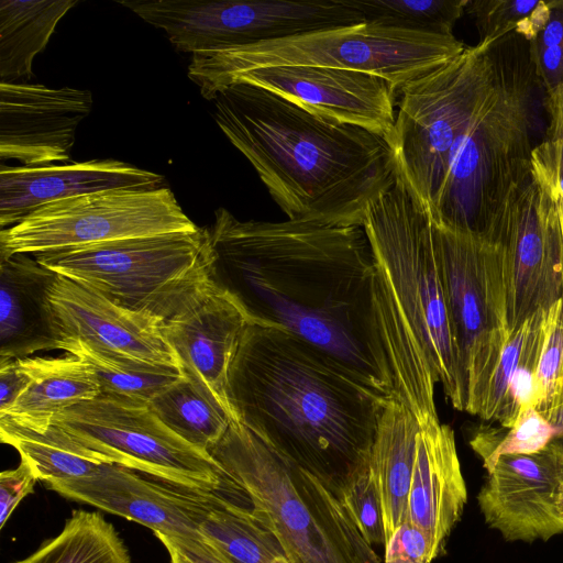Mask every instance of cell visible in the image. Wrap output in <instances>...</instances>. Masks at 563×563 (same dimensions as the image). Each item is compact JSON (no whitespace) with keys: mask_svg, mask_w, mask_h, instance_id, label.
<instances>
[{"mask_svg":"<svg viewBox=\"0 0 563 563\" xmlns=\"http://www.w3.org/2000/svg\"><path fill=\"white\" fill-rule=\"evenodd\" d=\"M165 32L178 52L198 55L365 22L346 0H120Z\"/></svg>","mask_w":563,"mask_h":563,"instance_id":"obj_10","label":"cell"},{"mask_svg":"<svg viewBox=\"0 0 563 563\" xmlns=\"http://www.w3.org/2000/svg\"><path fill=\"white\" fill-rule=\"evenodd\" d=\"M536 409L549 422L563 411V298L547 312V332L537 371Z\"/></svg>","mask_w":563,"mask_h":563,"instance_id":"obj_35","label":"cell"},{"mask_svg":"<svg viewBox=\"0 0 563 563\" xmlns=\"http://www.w3.org/2000/svg\"><path fill=\"white\" fill-rule=\"evenodd\" d=\"M558 505H559V508L563 511V485L561 486V488L559 490Z\"/></svg>","mask_w":563,"mask_h":563,"instance_id":"obj_45","label":"cell"},{"mask_svg":"<svg viewBox=\"0 0 563 563\" xmlns=\"http://www.w3.org/2000/svg\"><path fill=\"white\" fill-rule=\"evenodd\" d=\"M493 45L466 46L455 58L407 84L398 93L388 143L398 177L427 210L444 180L455 139L490 87Z\"/></svg>","mask_w":563,"mask_h":563,"instance_id":"obj_9","label":"cell"},{"mask_svg":"<svg viewBox=\"0 0 563 563\" xmlns=\"http://www.w3.org/2000/svg\"><path fill=\"white\" fill-rule=\"evenodd\" d=\"M249 323L238 301L213 284L162 328L183 374L209 391L234 420L225 393L227 378Z\"/></svg>","mask_w":563,"mask_h":563,"instance_id":"obj_20","label":"cell"},{"mask_svg":"<svg viewBox=\"0 0 563 563\" xmlns=\"http://www.w3.org/2000/svg\"><path fill=\"white\" fill-rule=\"evenodd\" d=\"M454 35H438L363 22L192 55L188 77L212 100L229 77L280 65L357 70L385 79L398 93L409 82L460 55Z\"/></svg>","mask_w":563,"mask_h":563,"instance_id":"obj_7","label":"cell"},{"mask_svg":"<svg viewBox=\"0 0 563 563\" xmlns=\"http://www.w3.org/2000/svg\"><path fill=\"white\" fill-rule=\"evenodd\" d=\"M47 488L65 498L137 522L154 534L202 538L200 528L224 494L169 484L117 465Z\"/></svg>","mask_w":563,"mask_h":563,"instance_id":"obj_17","label":"cell"},{"mask_svg":"<svg viewBox=\"0 0 563 563\" xmlns=\"http://www.w3.org/2000/svg\"><path fill=\"white\" fill-rule=\"evenodd\" d=\"M340 500L364 539L372 545H385L380 497L369 463L358 470L343 487Z\"/></svg>","mask_w":563,"mask_h":563,"instance_id":"obj_36","label":"cell"},{"mask_svg":"<svg viewBox=\"0 0 563 563\" xmlns=\"http://www.w3.org/2000/svg\"><path fill=\"white\" fill-rule=\"evenodd\" d=\"M419 431L416 417L390 399L380 417L368 461L380 497L386 541L408 520Z\"/></svg>","mask_w":563,"mask_h":563,"instance_id":"obj_24","label":"cell"},{"mask_svg":"<svg viewBox=\"0 0 563 563\" xmlns=\"http://www.w3.org/2000/svg\"><path fill=\"white\" fill-rule=\"evenodd\" d=\"M198 229L168 187L103 190L47 203L2 229L0 260Z\"/></svg>","mask_w":563,"mask_h":563,"instance_id":"obj_12","label":"cell"},{"mask_svg":"<svg viewBox=\"0 0 563 563\" xmlns=\"http://www.w3.org/2000/svg\"><path fill=\"white\" fill-rule=\"evenodd\" d=\"M487 474L477 504L485 523L505 541L530 544L563 533L561 442L531 454L501 455Z\"/></svg>","mask_w":563,"mask_h":563,"instance_id":"obj_16","label":"cell"},{"mask_svg":"<svg viewBox=\"0 0 563 563\" xmlns=\"http://www.w3.org/2000/svg\"><path fill=\"white\" fill-rule=\"evenodd\" d=\"M209 242L211 279L250 323L288 330L320 346L393 399L364 225L241 221L219 208Z\"/></svg>","mask_w":563,"mask_h":563,"instance_id":"obj_1","label":"cell"},{"mask_svg":"<svg viewBox=\"0 0 563 563\" xmlns=\"http://www.w3.org/2000/svg\"><path fill=\"white\" fill-rule=\"evenodd\" d=\"M155 536L167 550L170 563H232L203 537Z\"/></svg>","mask_w":563,"mask_h":563,"instance_id":"obj_40","label":"cell"},{"mask_svg":"<svg viewBox=\"0 0 563 563\" xmlns=\"http://www.w3.org/2000/svg\"><path fill=\"white\" fill-rule=\"evenodd\" d=\"M77 0H0V79L30 77L35 56Z\"/></svg>","mask_w":563,"mask_h":563,"instance_id":"obj_26","label":"cell"},{"mask_svg":"<svg viewBox=\"0 0 563 563\" xmlns=\"http://www.w3.org/2000/svg\"><path fill=\"white\" fill-rule=\"evenodd\" d=\"M385 563H432L440 554L429 534L409 520L385 543Z\"/></svg>","mask_w":563,"mask_h":563,"instance_id":"obj_38","label":"cell"},{"mask_svg":"<svg viewBox=\"0 0 563 563\" xmlns=\"http://www.w3.org/2000/svg\"><path fill=\"white\" fill-rule=\"evenodd\" d=\"M510 34L493 45L490 87L455 139L428 210L440 225L492 240L507 201L531 178L532 77L529 54L510 53Z\"/></svg>","mask_w":563,"mask_h":563,"instance_id":"obj_5","label":"cell"},{"mask_svg":"<svg viewBox=\"0 0 563 563\" xmlns=\"http://www.w3.org/2000/svg\"><path fill=\"white\" fill-rule=\"evenodd\" d=\"M211 101L218 126L289 220L363 225L371 203L398 177L391 147L377 133L246 82Z\"/></svg>","mask_w":563,"mask_h":563,"instance_id":"obj_3","label":"cell"},{"mask_svg":"<svg viewBox=\"0 0 563 563\" xmlns=\"http://www.w3.org/2000/svg\"><path fill=\"white\" fill-rule=\"evenodd\" d=\"M148 407L173 432L205 452L234 421L209 391L185 375L158 394Z\"/></svg>","mask_w":563,"mask_h":563,"instance_id":"obj_30","label":"cell"},{"mask_svg":"<svg viewBox=\"0 0 563 563\" xmlns=\"http://www.w3.org/2000/svg\"><path fill=\"white\" fill-rule=\"evenodd\" d=\"M556 435V429L534 407L520 409L509 428H482L470 444L489 472L501 455L531 454L544 449Z\"/></svg>","mask_w":563,"mask_h":563,"instance_id":"obj_34","label":"cell"},{"mask_svg":"<svg viewBox=\"0 0 563 563\" xmlns=\"http://www.w3.org/2000/svg\"><path fill=\"white\" fill-rule=\"evenodd\" d=\"M234 82L264 88L321 118L361 126L387 141L395 126L397 93L373 74L322 66H269L229 77L216 93Z\"/></svg>","mask_w":563,"mask_h":563,"instance_id":"obj_15","label":"cell"},{"mask_svg":"<svg viewBox=\"0 0 563 563\" xmlns=\"http://www.w3.org/2000/svg\"><path fill=\"white\" fill-rule=\"evenodd\" d=\"M467 501L454 432L439 422L420 426L408 496V520L441 553Z\"/></svg>","mask_w":563,"mask_h":563,"instance_id":"obj_22","label":"cell"},{"mask_svg":"<svg viewBox=\"0 0 563 563\" xmlns=\"http://www.w3.org/2000/svg\"><path fill=\"white\" fill-rule=\"evenodd\" d=\"M53 423L112 464L194 490H229L211 455L173 432L148 405L99 395L64 410Z\"/></svg>","mask_w":563,"mask_h":563,"instance_id":"obj_13","label":"cell"},{"mask_svg":"<svg viewBox=\"0 0 563 563\" xmlns=\"http://www.w3.org/2000/svg\"><path fill=\"white\" fill-rule=\"evenodd\" d=\"M37 481L33 468L22 460L18 467L0 474V529L4 528L20 501L33 493Z\"/></svg>","mask_w":563,"mask_h":563,"instance_id":"obj_39","label":"cell"},{"mask_svg":"<svg viewBox=\"0 0 563 563\" xmlns=\"http://www.w3.org/2000/svg\"><path fill=\"white\" fill-rule=\"evenodd\" d=\"M498 244L509 332L563 298V238L556 202L533 176L505 205Z\"/></svg>","mask_w":563,"mask_h":563,"instance_id":"obj_14","label":"cell"},{"mask_svg":"<svg viewBox=\"0 0 563 563\" xmlns=\"http://www.w3.org/2000/svg\"><path fill=\"white\" fill-rule=\"evenodd\" d=\"M536 78L545 91L563 85V0H552L545 25L528 43Z\"/></svg>","mask_w":563,"mask_h":563,"instance_id":"obj_37","label":"cell"},{"mask_svg":"<svg viewBox=\"0 0 563 563\" xmlns=\"http://www.w3.org/2000/svg\"><path fill=\"white\" fill-rule=\"evenodd\" d=\"M550 423L556 429L554 440L563 444V411L559 412Z\"/></svg>","mask_w":563,"mask_h":563,"instance_id":"obj_43","label":"cell"},{"mask_svg":"<svg viewBox=\"0 0 563 563\" xmlns=\"http://www.w3.org/2000/svg\"><path fill=\"white\" fill-rule=\"evenodd\" d=\"M558 207L559 216H560V222H561V230H562V238H563V197L558 195H552Z\"/></svg>","mask_w":563,"mask_h":563,"instance_id":"obj_44","label":"cell"},{"mask_svg":"<svg viewBox=\"0 0 563 563\" xmlns=\"http://www.w3.org/2000/svg\"><path fill=\"white\" fill-rule=\"evenodd\" d=\"M545 109L549 114L545 136L559 141L563 146V85L547 91Z\"/></svg>","mask_w":563,"mask_h":563,"instance_id":"obj_42","label":"cell"},{"mask_svg":"<svg viewBox=\"0 0 563 563\" xmlns=\"http://www.w3.org/2000/svg\"><path fill=\"white\" fill-rule=\"evenodd\" d=\"M364 229L375 260L374 303L393 399L420 426L439 422L440 383L457 410L466 388L453 338L435 221L397 177L368 207Z\"/></svg>","mask_w":563,"mask_h":563,"instance_id":"obj_4","label":"cell"},{"mask_svg":"<svg viewBox=\"0 0 563 563\" xmlns=\"http://www.w3.org/2000/svg\"><path fill=\"white\" fill-rule=\"evenodd\" d=\"M163 176L117 159L0 168V227H12L42 206L112 189H153Z\"/></svg>","mask_w":563,"mask_h":563,"instance_id":"obj_21","label":"cell"},{"mask_svg":"<svg viewBox=\"0 0 563 563\" xmlns=\"http://www.w3.org/2000/svg\"><path fill=\"white\" fill-rule=\"evenodd\" d=\"M31 383L23 358L0 361V415H4Z\"/></svg>","mask_w":563,"mask_h":563,"instance_id":"obj_41","label":"cell"},{"mask_svg":"<svg viewBox=\"0 0 563 563\" xmlns=\"http://www.w3.org/2000/svg\"><path fill=\"white\" fill-rule=\"evenodd\" d=\"M56 341L79 340L153 364L180 368L164 320L122 307L60 275L47 292Z\"/></svg>","mask_w":563,"mask_h":563,"instance_id":"obj_19","label":"cell"},{"mask_svg":"<svg viewBox=\"0 0 563 563\" xmlns=\"http://www.w3.org/2000/svg\"><path fill=\"white\" fill-rule=\"evenodd\" d=\"M552 0H468L471 14L479 34L478 44L492 46L511 33L531 42L545 25Z\"/></svg>","mask_w":563,"mask_h":563,"instance_id":"obj_33","label":"cell"},{"mask_svg":"<svg viewBox=\"0 0 563 563\" xmlns=\"http://www.w3.org/2000/svg\"><path fill=\"white\" fill-rule=\"evenodd\" d=\"M57 349L93 368L100 395L130 404L148 405L184 376L180 368L148 363L79 340L58 342Z\"/></svg>","mask_w":563,"mask_h":563,"instance_id":"obj_29","label":"cell"},{"mask_svg":"<svg viewBox=\"0 0 563 563\" xmlns=\"http://www.w3.org/2000/svg\"><path fill=\"white\" fill-rule=\"evenodd\" d=\"M0 439L18 451L47 487L91 475L101 465L112 464L54 423L45 430H34L0 416Z\"/></svg>","mask_w":563,"mask_h":563,"instance_id":"obj_27","label":"cell"},{"mask_svg":"<svg viewBox=\"0 0 563 563\" xmlns=\"http://www.w3.org/2000/svg\"><path fill=\"white\" fill-rule=\"evenodd\" d=\"M232 563H292L275 532L254 515L241 493L224 495L200 528Z\"/></svg>","mask_w":563,"mask_h":563,"instance_id":"obj_28","label":"cell"},{"mask_svg":"<svg viewBox=\"0 0 563 563\" xmlns=\"http://www.w3.org/2000/svg\"><path fill=\"white\" fill-rule=\"evenodd\" d=\"M89 90L0 82V157L23 166L67 162L79 124L89 115Z\"/></svg>","mask_w":563,"mask_h":563,"instance_id":"obj_18","label":"cell"},{"mask_svg":"<svg viewBox=\"0 0 563 563\" xmlns=\"http://www.w3.org/2000/svg\"><path fill=\"white\" fill-rule=\"evenodd\" d=\"M208 453L292 563H380L340 498L242 423L232 421Z\"/></svg>","mask_w":563,"mask_h":563,"instance_id":"obj_6","label":"cell"},{"mask_svg":"<svg viewBox=\"0 0 563 563\" xmlns=\"http://www.w3.org/2000/svg\"><path fill=\"white\" fill-rule=\"evenodd\" d=\"M435 239L466 388L465 411L477 416L509 336L500 250L487 238L456 232L437 221Z\"/></svg>","mask_w":563,"mask_h":563,"instance_id":"obj_11","label":"cell"},{"mask_svg":"<svg viewBox=\"0 0 563 563\" xmlns=\"http://www.w3.org/2000/svg\"><path fill=\"white\" fill-rule=\"evenodd\" d=\"M33 256L44 267L122 307L164 321L189 308L213 286L206 228Z\"/></svg>","mask_w":563,"mask_h":563,"instance_id":"obj_8","label":"cell"},{"mask_svg":"<svg viewBox=\"0 0 563 563\" xmlns=\"http://www.w3.org/2000/svg\"><path fill=\"white\" fill-rule=\"evenodd\" d=\"M15 563H132L115 528L96 511L75 510L62 531Z\"/></svg>","mask_w":563,"mask_h":563,"instance_id":"obj_31","label":"cell"},{"mask_svg":"<svg viewBox=\"0 0 563 563\" xmlns=\"http://www.w3.org/2000/svg\"><path fill=\"white\" fill-rule=\"evenodd\" d=\"M225 393L238 422L339 498L368 463L391 399L320 346L256 323L243 332Z\"/></svg>","mask_w":563,"mask_h":563,"instance_id":"obj_2","label":"cell"},{"mask_svg":"<svg viewBox=\"0 0 563 563\" xmlns=\"http://www.w3.org/2000/svg\"><path fill=\"white\" fill-rule=\"evenodd\" d=\"M365 22L396 29L453 35L468 0H346Z\"/></svg>","mask_w":563,"mask_h":563,"instance_id":"obj_32","label":"cell"},{"mask_svg":"<svg viewBox=\"0 0 563 563\" xmlns=\"http://www.w3.org/2000/svg\"><path fill=\"white\" fill-rule=\"evenodd\" d=\"M57 275L29 254L0 260V361L57 349L47 305Z\"/></svg>","mask_w":563,"mask_h":563,"instance_id":"obj_23","label":"cell"},{"mask_svg":"<svg viewBox=\"0 0 563 563\" xmlns=\"http://www.w3.org/2000/svg\"><path fill=\"white\" fill-rule=\"evenodd\" d=\"M31 383L4 413L34 430L51 427L57 415L80 402L97 398L100 385L93 368L70 354L54 358H23Z\"/></svg>","mask_w":563,"mask_h":563,"instance_id":"obj_25","label":"cell"}]
</instances>
